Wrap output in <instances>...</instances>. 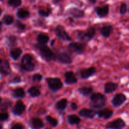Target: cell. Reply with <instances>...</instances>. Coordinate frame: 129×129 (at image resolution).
Instances as JSON below:
<instances>
[{"mask_svg": "<svg viewBox=\"0 0 129 129\" xmlns=\"http://www.w3.org/2000/svg\"><path fill=\"white\" fill-rule=\"evenodd\" d=\"M107 98L103 94L100 93H94L90 97L89 107L94 109H100L105 105Z\"/></svg>", "mask_w": 129, "mask_h": 129, "instance_id": "1", "label": "cell"}, {"mask_svg": "<svg viewBox=\"0 0 129 129\" xmlns=\"http://www.w3.org/2000/svg\"><path fill=\"white\" fill-rule=\"evenodd\" d=\"M35 47L39 50L40 55L44 60L47 61L56 60V55L53 52L51 49H50L49 47L47 46L46 44L42 45L37 44L35 45Z\"/></svg>", "mask_w": 129, "mask_h": 129, "instance_id": "2", "label": "cell"}, {"mask_svg": "<svg viewBox=\"0 0 129 129\" xmlns=\"http://www.w3.org/2000/svg\"><path fill=\"white\" fill-rule=\"evenodd\" d=\"M21 68L26 71H33L35 69L34 58L30 54H26L23 57L21 62Z\"/></svg>", "mask_w": 129, "mask_h": 129, "instance_id": "3", "label": "cell"}, {"mask_svg": "<svg viewBox=\"0 0 129 129\" xmlns=\"http://www.w3.org/2000/svg\"><path fill=\"white\" fill-rule=\"evenodd\" d=\"M49 88L53 91L59 90L62 87L63 84L60 79L58 78H49L47 79Z\"/></svg>", "mask_w": 129, "mask_h": 129, "instance_id": "4", "label": "cell"}, {"mask_svg": "<svg viewBox=\"0 0 129 129\" xmlns=\"http://www.w3.org/2000/svg\"><path fill=\"white\" fill-rule=\"evenodd\" d=\"M68 49L69 51L77 54H82L85 50V45L79 42L71 43L68 45Z\"/></svg>", "mask_w": 129, "mask_h": 129, "instance_id": "5", "label": "cell"}, {"mask_svg": "<svg viewBox=\"0 0 129 129\" xmlns=\"http://www.w3.org/2000/svg\"><path fill=\"white\" fill-rule=\"evenodd\" d=\"M96 71V69L94 67H91V68H86V69H80L78 71L77 74H78L79 77L81 79H88V78H90L91 76H93L94 73Z\"/></svg>", "mask_w": 129, "mask_h": 129, "instance_id": "6", "label": "cell"}, {"mask_svg": "<svg viewBox=\"0 0 129 129\" xmlns=\"http://www.w3.org/2000/svg\"><path fill=\"white\" fill-rule=\"evenodd\" d=\"M55 35L59 38L61 39L62 40H65V41H71L72 40L71 37L68 35L67 31H66L64 26L61 25H58L55 29Z\"/></svg>", "mask_w": 129, "mask_h": 129, "instance_id": "7", "label": "cell"}, {"mask_svg": "<svg viewBox=\"0 0 129 129\" xmlns=\"http://www.w3.org/2000/svg\"><path fill=\"white\" fill-rule=\"evenodd\" d=\"M57 59L60 62V63H62L64 64H70L73 62L71 56L68 54L66 52H59L57 55H56Z\"/></svg>", "mask_w": 129, "mask_h": 129, "instance_id": "8", "label": "cell"}, {"mask_svg": "<svg viewBox=\"0 0 129 129\" xmlns=\"http://www.w3.org/2000/svg\"><path fill=\"white\" fill-rule=\"evenodd\" d=\"M125 126V123L121 118H118L107 125V128L110 129H120Z\"/></svg>", "mask_w": 129, "mask_h": 129, "instance_id": "9", "label": "cell"}, {"mask_svg": "<svg viewBox=\"0 0 129 129\" xmlns=\"http://www.w3.org/2000/svg\"><path fill=\"white\" fill-rule=\"evenodd\" d=\"M126 100H127V98H126V96L124 94H122V93H119V94H116L113 97L112 102L114 107H118L122 105L125 102Z\"/></svg>", "mask_w": 129, "mask_h": 129, "instance_id": "10", "label": "cell"}, {"mask_svg": "<svg viewBox=\"0 0 129 129\" xmlns=\"http://www.w3.org/2000/svg\"><path fill=\"white\" fill-rule=\"evenodd\" d=\"M65 77V83L68 85L74 84L78 82L75 74L72 71H68L64 74Z\"/></svg>", "mask_w": 129, "mask_h": 129, "instance_id": "11", "label": "cell"}, {"mask_svg": "<svg viewBox=\"0 0 129 129\" xmlns=\"http://www.w3.org/2000/svg\"><path fill=\"white\" fill-rule=\"evenodd\" d=\"M25 108H26V107L24 105V103L21 101L19 100L15 104V107L13 110V112L16 115H21L23 113L24 111L25 110Z\"/></svg>", "mask_w": 129, "mask_h": 129, "instance_id": "12", "label": "cell"}, {"mask_svg": "<svg viewBox=\"0 0 129 129\" xmlns=\"http://www.w3.org/2000/svg\"><path fill=\"white\" fill-rule=\"evenodd\" d=\"M95 11L100 17H105L109 13V7L108 5H105L102 7H96L95 8Z\"/></svg>", "mask_w": 129, "mask_h": 129, "instance_id": "13", "label": "cell"}, {"mask_svg": "<svg viewBox=\"0 0 129 129\" xmlns=\"http://www.w3.org/2000/svg\"><path fill=\"white\" fill-rule=\"evenodd\" d=\"M30 127L33 129H41L44 127V123L40 118H33L30 121Z\"/></svg>", "mask_w": 129, "mask_h": 129, "instance_id": "14", "label": "cell"}, {"mask_svg": "<svg viewBox=\"0 0 129 129\" xmlns=\"http://www.w3.org/2000/svg\"><path fill=\"white\" fill-rule=\"evenodd\" d=\"M118 84L117 83H112V82H108L104 86V91L106 94L112 93L115 91L118 88Z\"/></svg>", "mask_w": 129, "mask_h": 129, "instance_id": "15", "label": "cell"}, {"mask_svg": "<svg viewBox=\"0 0 129 129\" xmlns=\"http://www.w3.org/2000/svg\"><path fill=\"white\" fill-rule=\"evenodd\" d=\"M0 73L3 75H8L11 73V69H10V64L8 62L5 60V61L2 62L0 66Z\"/></svg>", "mask_w": 129, "mask_h": 129, "instance_id": "16", "label": "cell"}, {"mask_svg": "<svg viewBox=\"0 0 129 129\" xmlns=\"http://www.w3.org/2000/svg\"><path fill=\"white\" fill-rule=\"evenodd\" d=\"M98 117L100 118H105V119H108V118H110L113 115V111L112 110H110L108 108H106V109L102 110L99 111L97 112Z\"/></svg>", "mask_w": 129, "mask_h": 129, "instance_id": "17", "label": "cell"}, {"mask_svg": "<svg viewBox=\"0 0 129 129\" xmlns=\"http://www.w3.org/2000/svg\"><path fill=\"white\" fill-rule=\"evenodd\" d=\"M79 113L81 117H86V118H92L96 115V112L95 111L93 110L83 109L79 112Z\"/></svg>", "mask_w": 129, "mask_h": 129, "instance_id": "18", "label": "cell"}, {"mask_svg": "<svg viewBox=\"0 0 129 129\" xmlns=\"http://www.w3.org/2000/svg\"><path fill=\"white\" fill-rule=\"evenodd\" d=\"M69 13L74 18H81L84 16V13L83 10L77 8H73L69 10Z\"/></svg>", "mask_w": 129, "mask_h": 129, "instance_id": "19", "label": "cell"}, {"mask_svg": "<svg viewBox=\"0 0 129 129\" xmlns=\"http://www.w3.org/2000/svg\"><path fill=\"white\" fill-rule=\"evenodd\" d=\"M113 26L112 25H107L104 26L101 28V34L105 37H109L113 31Z\"/></svg>", "mask_w": 129, "mask_h": 129, "instance_id": "20", "label": "cell"}, {"mask_svg": "<svg viewBox=\"0 0 129 129\" xmlns=\"http://www.w3.org/2000/svg\"><path fill=\"white\" fill-rule=\"evenodd\" d=\"M37 40L38 44L44 45L49 42V37L45 34H40L38 35Z\"/></svg>", "mask_w": 129, "mask_h": 129, "instance_id": "21", "label": "cell"}, {"mask_svg": "<svg viewBox=\"0 0 129 129\" xmlns=\"http://www.w3.org/2000/svg\"><path fill=\"white\" fill-rule=\"evenodd\" d=\"M22 50L20 48H14L10 51V55L13 59V60H17L21 55Z\"/></svg>", "mask_w": 129, "mask_h": 129, "instance_id": "22", "label": "cell"}, {"mask_svg": "<svg viewBox=\"0 0 129 129\" xmlns=\"http://www.w3.org/2000/svg\"><path fill=\"white\" fill-rule=\"evenodd\" d=\"M12 95L15 98H24L25 96V93L23 89L21 88H18L15 89L13 90Z\"/></svg>", "mask_w": 129, "mask_h": 129, "instance_id": "23", "label": "cell"}, {"mask_svg": "<svg viewBox=\"0 0 129 129\" xmlns=\"http://www.w3.org/2000/svg\"><path fill=\"white\" fill-rule=\"evenodd\" d=\"M68 105V100L67 99H62L59 101L55 104V108L59 110H64L66 109Z\"/></svg>", "mask_w": 129, "mask_h": 129, "instance_id": "24", "label": "cell"}, {"mask_svg": "<svg viewBox=\"0 0 129 129\" xmlns=\"http://www.w3.org/2000/svg\"><path fill=\"white\" fill-rule=\"evenodd\" d=\"M78 91L83 96H88L93 92V88L91 87L83 86L79 88L78 89Z\"/></svg>", "mask_w": 129, "mask_h": 129, "instance_id": "25", "label": "cell"}, {"mask_svg": "<svg viewBox=\"0 0 129 129\" xmlns=\"http://www.w3.org/2000/svg\"><path fill=\"white\" fill-rule=\"evenodd\" d=\"M68 120L70 124H78L80 122V118L75 115H70L68 117Z\"/></svg>", "mask_w": 129, "mask_h": 129, "instance_id": "26", "label": "cell"}, {"mask_svg": "<svg viewBox=\"0 0 129 129\" xmlns=\"http://www.w3.org/2000/svg\"><path fill=\"white\" fill-rule=\"evenodd\" d=\"M28 93H29L31 96L32 97H37L39 96L41 94L40 91L35 86H31L28 89Z\"/></svg>", "mask_w": 129, "mask_h": 129, "instance_id": "27", "label": "cell"}, {"mask_svg": "<svg viewBox=\"0 0 129 129\" xmlns=\"http://www.w3.org/2000/svg\"><path fill=\"white\" fill-rule=\"evenodd\" d=\"M17 16L20 19L26 18L30 16V12L24 9H20L17 12Z\"/></svg>", "mask_w": 129, "mask_h": 129, "instance_id": "28", "label": "cell"}, {"mask_svg": "<svg viewBox=\"0 0 129 129\" xmlns=\"http://www.w3.org/2000/svg\"><path fill=\"white\" fill-rule=\"evenodd\" d=\"M86 36V38L88 40H91L93 37H94L96 34V30L94 27L91 26V27L89 28L88 30H86V31L85 32Z\"/></svg>", "mask_w": 129, "mask_h": 129, "instance_id": "29", "label": "cell"}, {"mask_svg": "<svg viewBox=\"0 0 129 129\" xmlns=\"http://www.w3.org/2000/svg\"><path fill=\"white\" fill-rule=\"evenodd\" d=\"M14 21V19L13 17L11 15H5V16L3 17V22L4 23L6 24V25H11Z\"/></svg>", "mask_w": 129, "mask_h": 129, "instance_id": "30", "label": "cell"}, {"mask_svg": "<svg viewBox=\"0 0 129 129\" xmlns=\"http://www.w3.org/2000/svg\"><path fill=\"white\" fill-rule=\"evenodd\" d=\"M46 120L52 126H53V127H55V126L57 125L58 121L57 120V119H55V118H53V117H50V116H47Z\"/></svg>", "mask_w": 129, "mask_h": 129, "instance_id": "31", "label": "cell"}, {"mask_svg": "<svg viewBox=\"0 0 129 129\" xmlns=\"http://www.w3.org/2000/svg\"><path fill=\"white\" fill-rule=\"evenodd\" d=\"M8 4L13 7H18L21 5V0H9Z\"/></svg>", "mask_w": 129, "mask_h": 129, "instance_id": "32", "label": "cell"}, {"mask_svg": "<svg viewBox=\"0 0 129 129\" xmlns=\"http://www.w3.org/2000/svg\"><path fill=\"white\" fill-rule=\"evenodd\" d=\"M51 13V10L50 9H47V10H40L39 11V13L40 16H44V17H47L50 15Z\"/></svg>", "mask_w": 129, "mask_h": 129, "instance_id": "33", "label": "cell"}, {"mask_svg": "<svg viewBox=\"0 0 129 129\" xmlns=\"http://www.w3.org/2000/svg\"><path fill=\"white\" fill-rule=\"evenodd\" d=\"M15 26H16L18 30H22V31L25 30V28H26V26H25V24H23V23H21V21H16V24H15Z\"/></svg>", "mask_w": 129, "mask_h": 129, "instance_id": "34", "label": "cell"}, {"mask_svg": "<svg viewBox=\"0 0 129 129\" xmlns=\"http://www.w3.org/2000/svg\"><path fill=\"white\" fill-rule=\"evenodd\" d=\"M127 11V6L125 3H122L120 8V13L121 15H124L126 13Z\"/></svg>", "mask_w": 129, "mask_h": 129, "instance_id": "35", "label": "cell"}, {"mask_svg": "<svg viewBox=\"0 0 129 129\" xmlns=\"http://www.w3.org/2000/svg\"><path fill=\"white\" fill-rule=\"evenodd\" d=\"M78 39L81 41H84L86 39V34L84 31H79L78 34Z\"/></svg>", "mask_w": 129, "mask_h": 129, "instance_id": "36", "label": "cell"}, {"mask_svg": "<svg viewBox=\"0 0 129 129\" xmlns=\"http://www.w3.org/2000/svg\"><path fill=\"white\" fill-rule=\"evenodd\" d=\"M42 75H41L40 74H35L33 76V81H36V82H39L40 81H42Z\"/></svg>", "mask_w": 129, "mask_h": 129, "instance_id": "37", "label": "cell"}, {"mask_svg": "<svg viewBox=\"0 0 129 129\" xmlns=\"http://www.w3.org/2000/svg\"><path fill=\"white\" fill-rule=\"evenodd\" d=\"M9 115L7 113H0V121H5L8 118Z\"/></svg>", "mask_w": 129, "mask_h": 129, "instance_id": "38", "label": "cell"}, {"mask_svg": "<svg viewBox=\"0 0 129 129\" xmlns=\"http://www.w3.org/2000/svg\"><path fill=\"white\" fill-rule=\"evenodd\" d=\"M9 41H10V44H11L12 45H16V37L15 36H10V38H9Z\"/></svg>", "mask_w": 129, "mask_h": 129, "instance_id": "39", "label": "cell"}, {"mask_svg": "<svg viewBox=\"0 0 129 129\" xmlns=\"http://www.w3.org/2000/svg\"><path fill=\"white\" fill-rule=\"evenodd\" d=\"M24 127L20 123H16L12 126L11 129H23Z\"/></svg>", "mask_w": 129, "mask_h": 129, "instance_id": "40", "label": "cell"}, {"mask_svg": "<svg viewBox=\"0 0 129 129\" xmlns=\"http://www.w3.org/2000/svg\"><path fill=\"white\" fill-rule=\"evenodd\" d=\"M21 81V78H20V77L19 76H16L15 78H13V79L12 82L14 83H20V82Z\"/></svg>", "mask_w": 129, "mask_h": 129, "instance_id": "41", "label": "cell"}, {"mask_svg": "<svg viewBox=\"0 0 129 129\" xmlns=\"http://www.w3.org/2000/svg\"><path fill=\"white\" fill-rule=\"evenodd\" d=\"M71 108H73V110H75L77 109V108H78V107H77V105L75 103H71Z\"/></svg>", "mask_w": 129, "mask_h": 129, "instance_id": "42", "label": "cell"}, {"mask_svg": "<svg viewBox=\"0 0 129 129\" xmlns=\"http://www.w3.org/2000/svg\"><path fill=\"white\" fill-rule=\"evenodd\" d=\"M89 3H91V4H94L96 2V0H89Z\"/></svg>", "mask_w": 129, "mask_h": 129, "instance_id": "43", "label": "cell"}, {"mask_svg": "<svg viewBox=\"0 0 129 129\" xmlns=\"http://www.w3.org/2000/svg\"><path fill=\"white\" fill-rule=\"evenodd\" d=\"M60 1H61V0H53V2H54V3L57 4L58 3L60 2Z\"/></svg>", "mask_w": 129, "mask_h": 129, "instance_id": "44", "label": "cell"}, {"mask_svg": "<svg viewBox=\"0 0 129 129\" xmlns=\"http://www.w3.org/2000/svg\"><path fill=\"white\" fill-rule=\"evenodd\" d=\"M55 42V40H52L51 41V43H50V44H51V45L52 46H53V45H54V43Z\"/></svg>", "mask_w": 129, "mask_h": 129, "instance_id": "45", "label": "cell"}, {"mask_svg": "<svg viewBox=\"0 0 129 129\" xmlns=\"http://www.w3.org/2000/svg\"><path fill=\"white\" fill-rule=\"evenodd\" d=\"M1 29H2V23L0 22V31H1Z\"/></svg>", "mask_w": 129, "mask_h": 129, "instance_id": "46", "label": "cell"}, {"mask_svg": "<svg viewBox=\"0 0 129 129\" xmlns=\"http://www.w3.org/2000/svg\"><path fill=\"white\" fill-rule=\"evenodd\" d=\"M2 125H1V124H0V129H2Z\"/></svg>", "mask_w": 129, "mask_h": 129, "instance_id": "47", "label": "cell"}, {"mask_svg": "<svg viewBox=\"0 0 129 129\" xmlns=\"http://www.w3.org/2000/svg\"><path fill=\"white\" fill-rule=\"evenodd\" d=\"M2 63V60H1V59H0V64H1Z\"/></svg>", "mask_w": 129, "mask_h": 129, "instance_id": "48", "label": "cell"}, {"mask_svg": "<svg viewBox=\"0 0 129 129\" xmlns=\"http://www.w3.org/2000/svg\"><path fill=\"white\" fill-rule=\"evenodd\" d=\"M1 8H0V15H1Z\"/></svg>", "mask_w": 129, "mask_h": 129, "instance_id": "49", "label": "cell"}, {"mask_svg": "<svg viewBox=\"0 0 129 129\" xmlns=\"http://www.w3.org/2000/svg\"><path fill=\"white\" fill-rule=\"evenodd\" d=\"M1 98H0V103H1Z\"/></svg>", "mask_w": 129, "mask_h": 129, "instance_id": "50", "label": "cell"}, {"mask_svg": "<svg viewBox=\"0 0 129 129\" xmlns=\"http://www.w3.org/2000/svg\"><path fill=\"white\" fill-rule=\"evenodd\" d=\"M128 12H129V8H128Z\"/></svg>", "mask_w": 129, "mask_h": 129, "instance_id": "51", "label": "cell"}, {"mask_svg": "<svg viewBox=\"0 0 129 129\" xmlns=\"http://www.w3.org/2000/svg\"><path fill=\"white\" fill-rule=\"evenodd\" d=\"M0 1H2V0H0Z\"/></svg>", "mask_w": 129, "mask_h": 129, "instance_id": "52", "label": "cell"}]
</instances>
